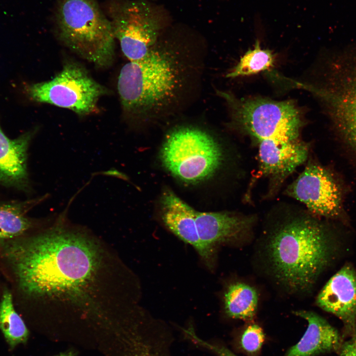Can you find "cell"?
Wrapping results in <instances>:
<instances>
[{
    "label": "cell",
    "instance_id": "cell-23",
    "mask_svg": "<svg viewBox=\"0 0 356 356\" xmlns=\"http://www.w3.org/2000/svg\"><path fill=\"white\" fill-rule=\"evenodd\" d=\"M350 338L343 341L337 352L338 356H356V329Z\"/></svg>",
    "mask_w": 356,
    "mask_h": 356
},
{
    "label": "cell",
    "instance_id": "cell-21",
    "mask_svg": "<svg viewBox=\"0 0 356 356\" xmlns=\"http://www.w3.org/2000/svg\"><path fill=\"white\" fill-rule=\"evenodd\" d=\"M265 339L262 329L258 325L248 326L242 334L239 343L242 349L250 355L258 353Z\"/></svg>",
    "mask_w": 356,
    "mask_h": 356
},
{
    "label": "cell",
    "instance_id": "cell-7",
    "mask_svg": "<svg viewBox=\"0 0 356 356\" xmlns=\"http://www.w3.org/2000/svg\"><path fill=\"white\" fill-rule=\"evenodd\" d=\"M25 92L32 100L69 109L84 115L95 111L107 89L94 80L80 64L67 61L51 80L27 85Z\"/></svg>",
    "mask_w": 356,
    "mask_h": 356
},
{
    "label": "cell",
    "instance_id": "cell-15",
    "mask_svg": "<svg viewBox=\"0 0 356 356\" xmlns=\"http://www.w3.org/2000/svg\"><path fill=\"white\" fill-rule=\"evenodd\" d=\"M251 217L227 212H197L196 222L200 241L206 251L215 258L219 245L234 241L249 229Z\"/></svg>",
    "mask_w": 356,
    "mask_h": 356
},
{
    "label": "cell",
    "instance_id": "cell-14",
    "mask_svg": "<svg viewBox=\"0 0 356 356\" xmlns=\"http://www.w3.org/2000/svg\"><path fill=\"white\" fill-rule=\"evenodd\" d=\"M37 132L38 129L34 128L10 139L0 125V185L27 192L31 190L28 150Z\"/></svg>",
    "mask_w": 356,
    "mask_h": 356
},
{
    "label": "cell",
    "instance_id": "cell-22",
    "mask_svg": "<svg viewBox=\"0 0 356 356\" xmlns=\"http://www.w3.org/2000/svg\"><path fill=\"white\" fill-rule=\"evenodd\" d=\"M185 336L193 341L195 344L211 350L218 356H236L224 346L214 342L205 341L198 338L195 334L193 327L189 326L184 329Z\"/></svg>",
    "mask_w": 356,
    "mask_h": 356
},
{
    "label": "cell",
    "instance_id": "cell-9",
    "mask_svg": "<svg viewBox=\"0 0 356 356\" xmlns=\"http://www.w3.org/2000/svg\"><path fill=\"white\" fill-rule=\"evenodd\" d=\"M111 22L115 40L129 61L139 60L160 40L161 26L150 6L133 0L110 7Z\"/></svg>",
    "mask_w": 356,
    "mask_h": 356
},
{
    "label": "cell",
    "instance_id": "cell-17",
    "mask_svg": "<svg viewBox=\"0 0 356 356\" xmlns=\"http://www.w3.org/2000/svg\"><path fill=\"white\" fill-rule=\"evenodd\" d=\"M48 197V194L24 201L0 202V240L17 238L32 226L27 213Z\"/></svg>",
    "mask_w": 356,
    "mask_h": 356
},
{
    "label": "cell",
    "instance_id": "cell-2",
    "mask_svg": "<svg viewBox=\"0 0 356 356\" xmlns=\"http://www.w3.org/2000/svg\"><path fill=\"white\" fill-rule=\"evenodd\" d=\"M63 229L0 241L2 255L25 294L76 299L93 283L100 265L98 250L86 238Z\"/></svg>",
    "mask_w": 356,
    "mask_h": 356
},
{
    "label": "cell",
    "instance_id": "cell-12",
    "mask_svg": "<svg viewBox=\"0 0 356 356\" xmlns=\"http://www.w3.org/2000/svg\"><path fill=\"white\" fill-rule=\"evenodd\" d=\"M161 219L166 227L185 243L197 251L206 266L213 268L215 258L203 246L198 232L197 212L173 191L165 190L161 198Z\"/></svg>",
    "mask_w": 356,
    "mask_h": 356
},
{
    "label": "cell",
    "instance_id": "cell-19",
    "mask_svg": "<svg viewBox=\"0 0 356 356\" xmlns=\"http://www.w3.org/2000/svg\"><path fill=\"white\" fill-rule=\"evenodd\" d=\"M0 329L12 348L26 342L29 335L24 321L14 309L12 296L7 290L0 303Z\"/></svg>",
    "mask_w": 356,
    "mask_h": 356
},
{
    "label": "cell",
    "instance_id": "cell-1",
    "mask_svg": "<svg viewBox=\"0 0 356 356\" xmlns=\"http://www.w3.org/2000/svg\"><path fill=\"white\" fill-rule=\"evenodd\" d=\"M206 51L177 41L159 40L143 58L121 68L117 89L125 114L137 124L178 115L200 89Z\"/></svg>",
    "mask_w": 356,
    "mask_h": 356
},
{
    "label": "cell",
    "instance_id": "cell-20",
    "mask_svg": "<svg viewBox=\"0 0 356 356\" xmlns=\"http://www.w3.org/2000/svg\"><path fill=\"white\" fill-rule=\"evenodd\" d=\"M274 57L268 49H262L258 41L252 49L248 50L240 58L237 65L226 75L234 78L258 73L273 67Z\"/></svg>",
    "mask_w": 356,
    "mask_h": 356
},
{
    "label": "cell",
    "instance_id": "cell-4",
    "mask_svg": "<svg viewBox=\"0 0 356 356\" xmlns=\"http://www.w3.org/2000/svg\"><path fill=\"white\" fill-rule=\"evenodd\" d=\"M60 39L72 51L99 67H108L115 57L111 20L94 0H62L56 13Z\"/></svg>",
    "mask_w": 356,
    "mask_h": 356
},
{
    "label": "cell",
    "instance_id": "cell-5",
    "mask_svg": "<svg viewBox=\"0 0 356 356\" xmlns=\"http://www.w3.org/2000/svg\"><path fill=\"white\" fill-rule=\"evenodd\" d=\"M165 169L175 178L196 184L211 178L223 160L222 148L208 131L196 126L181 125L167 134L160 151Z\"/></svg>",
    "mask_w": 356,
    "mask_h": 356
},
{
    "label": "cell",
    "instance_id": "cell-24",
    "mask_svg": "<svg viewBox=\"0 0 356 356\" xmlns=\"http://www.w3.org/2000/svg\"><path fill=\"white\" fill-rule=\"evenodd\" d=\"M57 356H75V354L73 352H68L64 353H62Z\"/></svg>",
    "mask_w": 356,
    "mask_h": 356
},
{
    "label": "cell",
    "instance_id": "cell-8",
    "mask_svg": "<svg viewBox=\"0 0 356 356\" xmlns=\"http://www.w3.org/2000/svg\"><path fill=\"white\" fill-rule=\"evenodd\" d=\"M325 87L293 81L325 103L336 129L356 153V51L336 57Z\"/></svg>",
    "mask_w": 356,
    "mask_h": 356
},
{
    "label": "cell",
    "instance_id": "cell-18",
    "mask_svg": "<svg viewBox=\"0 0 356 356\" xmlns=\"http://www.w3.org/2000/svg\"><path fill=\"white\" fill-rule=\"evenodd\" d=\"M224 311L229 317L252 319L256 313L258 296L250 286L242 283L230 285L224 296Z\"/></svg>",
    "mask_w": 356,
    "mask_h": 356
},
{
    "label": "cell",
    "instance_id": "cell-6",
    "mask_svg": "<svg viewBox=\"0 0 356 356\" xmlns=\"http://www.w3.org/2000/svg\"><path fill=\"white\" fill-rule=\"evenodd\" d=\"M229 107L232 123L258 139L297 140L302 126L299 111L289 100L263 98L238 99L218 91Z\"/></svg>",
    "mask_w": 356,
    "mask_h": 356
},
{
    "label": "cell",
    "instance_id": "cell-10",
    "mask_svg": "<svg viewBox=\"0 0 356 356\" xmlns=\"http://www.w3.org/2000/svg\"><path fill=\"white\" fill-rule=\"evenodd\" d=\"M286 193L318 216L344 219L341 188L331 174L320 165H308L288 187Z\"/></svg>",
    "mask_w": 356,
    "mask_h": 356
},
{
    "label": "cell",
    "instance_id": "cell-16",
    "mask_svg": "<svg viewBox=\"0 0 356 356\" xmlns=\"http://www.w3.org/2000/svg\"><path fill=\"white\" fill-rule=\"evenodd\" d=\"M295 313L306 319L308 326L299 342L285 356H316L338 351L344 341L337 329L312 312L300 311Z\"/></svg>",
    "mask_w": 356,
    "mask_h": 356
},
{
    "label": "cell",
    "instance_id": "cell-3",
    "mask_svg": "<svg viewBox=\"0 0 356 356\" xmlns=\"http://www.w3.org/2000/svg\"><path fill=\"white\" fill-rule=\"evenodd\" d=\"M267 253L273 273L295 291L310 289L340 259L344 243L315 219H292L271 233Z\"/></svg>",
    "mask_w": 356,
    "mask_h": 356
},
{
    "label": "cell",
    "instance_id": "cell-13",
    "mask_svg": "<svg viewBox=\"0 0 356 356\" xmlns=\"http://www.w3.org/2000/svg\"><path fill=\"white\" fill-rule=\"evenodd\" d=\"M258 174L281 182L307 159L308 146L298 140H259Z\"/></svg>",
    "mask_w": 356,
    "mask_h": 356
},
{
    "label": "cell",
    "instance_id": "cell-11",
    "mask_svg": "<svg viewBox=\"0 0 356 356\" xmlns=\"http://www.w3.org/2000/svg\"><path fill=\"white\" fill-rule=\"evenodd\" d=\"M316 301L319 308L342 321L343 337L352 336L356 329V270L354 266L345 264L326 282Z\"/></svg>",
    "mask_w": 356,
    "mask_h": 356
}]
</instances>
